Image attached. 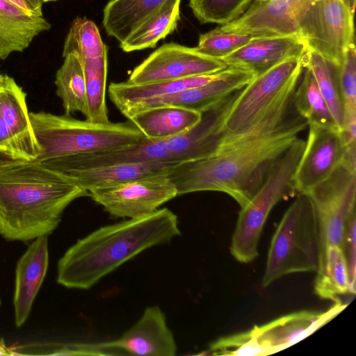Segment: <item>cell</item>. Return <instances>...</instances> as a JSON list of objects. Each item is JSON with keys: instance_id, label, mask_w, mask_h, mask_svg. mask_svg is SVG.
Wrapping results in <instances>:
<instances>
[{"instance_id": "cell-1", "label": "cell", "mask_w": 356, "mask_h": 356, "mask_svg": "<svg viewBox=\"0 0 356 356\" xmlns=\"http://www.w3.org/2000/svg\"><path fill=\"white\" fill-rule=\"evenodd\" d=\"M296 85H289L251 129L223 141L213 155L171 168L168 176L177 196L218 191L230 195L241 207L247 204L277 161L308 126L293 105Z\"/></svg>"}, {"instance_id": "cell-2", "label": "cell", "mask_w": 356, "mask_h": 356, "mask_svg": "<svg viewBox=\"0 0 356 356\" xmlns=\"http://www.w3.org/2000/svg\"><path fill=\"white\" fill-rule=\"evenodd\" d=\"M88 192L73 178L38 161L0 162V236L29 242L51 234L65 209Z\"/></svg>"}, {"instance_id": "cell-3", "label": "cell", "mask_w": 356, "mask_h": 356, "mask_svg": "<svg viewBox=\"0 0 356 356\" xmlns=\"http://www.w3.org/2000/svg\"><path fill=\"white\" fill-rule=\"evenodd\" d=\"M181 234L177 216L167 208L102 227L79 239L57 264V282L89 289L105 275L152 246Z\"/></svg>"}, {"instance_id": "cell-4", "label": "cell", "mask_w": 356, "mask_h": 356, "mask_svg": "<svg viewBox=\"0 0 356 356\" xmlns=\"http://www.w3.org/2000/svg\"><path fill=\"white\" fill-rule=\"evenodd\" d=\"M29 118L41 148L38 162L125 146L145 137L129 120L95 123L44 111L29 112Z\"/></svg>"}, {"instance_id": "cell-5", "label": "cell", "mask_w": 356, "mask_h": 356, "mask_svg": "<svg viewBox=\"0 0 356 356\" xmlns=\"http://www.w3.org/2000/svg\"><path fill=\"white\" fill-rule=\"evenodd\" d=\"M296 196L272 238L263 287L288 274L318 268L323 243L316 210L307 194Z\"/></svg>"}, {"instance_id": "cell-6", "label": "cell", "mask_w": 356, "mask_h": 356, "mask_svg": "<svg viewBox=\"0 0 356 356\" xmlns=\"http://www.w3.org/2000/svg\"><path fill=\"white\" fill-rule=\"evenodd\" d=\"M300 152L288 149L270 170L252 199L241 207L232 238L231 253L239 262L250 263L258 256V243L265 222L280 200L296 196L293 177Z\"/></svg>"}, {"instance_id": "cell-7", "label": "cell", "mask_w": 356, "mask_h": 356, "mask_svg": "<svg viewBox=\"0 0 356 356\" xmlns=\"http://www.w3.org/2000/svg\"><path fill=\"white\" fill-rule=\"evenodd\" d=\"M301 58L284 60L254 76L241 90L225 120L222 142L251 129L286 88L300 78L303 70Z\"/></svg>"}, {"instance_id": "cell-8", "label": "cell", "mask_w": 356, "mask_h": 356, "mask_svg": "<svg viewBox=\"0 0 356 356\" xmlns=\"http://www.w3.org/2000/svg\"><path fill=\"white\" fill-rule=\"evenodd\" d=\"M353 19L344 0H315L300 21L298 35L308 51L340 67L355 43Z\"/></svg>"}, {"instance_id": "cell-9", "label": "cell", "mask_w": 356, "mask_h": 356, "mask_svg": "<svg viewBox=\"0 0 356 356\" xmlns=\"http://www.w3.org/2000/svg\"><path fill=\"white\" fill-rule=\"evenodd\" d=\"M306 194L316 210L323 248L337 244L343 248L347 222L355 211L356 172L341 163Z\"/></svg>"}, {"instance_id": "cell-10", "label": "cell", "mask_w": 356, "mask_h": 356, "mask_svg": "<svg viewBox=\"0 0 356 356\" xmlns=\"http://www.w3.org/2000/svg\"><path fill=\"white\" fill-rule=\"evenodd\" d=\"M88 194L110 215L129 218L148 216L177 197L176 188L168 173L92 190Z\"/></svg>"}, {"instance_id": "cell-11", "label": "cell", "mask_w": 356, "mask_h": 356, "mask_svg": "<svg viewBox=\"0 0 356 356\" xmlns=\"http://www.w3.org/2000/svg\"><path fill=\"white\" fill-rule=\"evenodd\" d=\"M220 59L200 53L196 47L164 44L134 69L126 82L145 84L211 74L225 70Z\"/></svg>"}, {"instance_id": "cell-12", "label": "cell", "mask_w": 356, "mask_h": 356, "mask_svg": "<svg viewBox=\"0 0 356 356\" xmlns=\"http://www.w3.org/2000/svg\"><path fill=\"white\" fill-rule=\"evenodd\" d=\"M315 0H255L237 19L218 28L255 37L298 34L300 21Z\"/></svg>"}, {"instance_id": "cell-13", "label": "cell", "mask_w": 356, "mask_h": 356, "mask_svg": "<svg viewBox=\"0 0 356 356\" xmlns=\"http://www.w3.org/2000/svg\"><path fill=\"white\" fill-rule=\"evenodd\" d=\"M241 90L202 111L189 129L165 139L170 161L178 164L213 155L225 137L224 122Z\"/></svg>"}, {"instance_id": "cell-14", "label": "cell", "mask_w": 356, "mask_h": 356, "mask_svg": "<svg viewBox=\"0 0 356 356\" xmlns=\"http://www.w3.org/2000/svg\"><path fill=\"white\" fill-rule=\"evenodd\" d=\"M309 134L293 177L296 195L307 193L342 163L346 145L338 128L308 124Z\"/></svg>"}, {"instance_id": "cell-15", "label": "cell", "mask_w": 356, "mask_h": 356, "mask_svg": "<svg viewBox=\"0 0 356 356\" xmlns=\"http://www.w3.org/2000/svg\"><path fill=\"white\" fill-rule=\"evenodd\" d=\"M26 97L19 85L0 95V154L7 159L35 161L41 153Z\"/></svg>"}, {"instance_id": "cell-16", "label": "cell", "mask_w": 356, "mask_h": 356, "mask_svg": "<svg viewBox=\"0 0 356 356\" xmlns=\"http://www.w3.org/2000/svg\"><path fill=\"white\" fill-rule=\"evenodd\" d=\"M154 162L172 163L165 139L144 137L131 145L53 159L42 163L49 168L65 173L111 165Z\"/></svg>"}, {"instance_id": "cell-17", "label": "cell", "mask_w": 356, "mask_h": 356, "mask_svg": "<svg viewBox=\"0 0 356 356\" xmlns=\"http://www.w3.org/2000/svg\"><path fill=\"white\" fill-rule=\"evenodd\" d=\"M347 306L335 301L325 312L302 311L252 327L253 337L266 355L282 350L304 339L338 315Z\"/></svg>"}, {"instance_id": "cell-18", "label": "cell", "mask_w": 356, "mask_h": 356, "mask_svg": "<svg viewBox=\"0 0 356 356\" xmlns=\"http://www.w3.org/2000/svg\"><path fill=\"white\" fill-rule=\"evenodd\" d=\"M49 259L48 236H42L32 241L17 262L13 305L17 327L30 316L47 272Z\"/></svg>"}, {"instance_id": "cell-19", "label": "cell", "mask_w": 356, "mask_h": 356, "mask_svg": "<svg viewBox=\"0 0 356 356\" xmlns=\"http://www.w3.org/2000/svg\"><path fill=\"white\" fill-rule=\"evenodd\" d=\"M111 343L121 354L174 356L177 351L173 334L158 306L146 307L140 318Z\"/></svg>"}, {"instance_id": "cell-20", "label": "cell", "mask_w": 356, "mask_h": 356, "mask_svg": "<svg viewBox=\"0 0 356 356\" xmlns=\"http://www.w3.org/2000/svg\"><path fill=\"white\" fill-rule=\"evenodd\" d=\"M307 51L297 35L257 37L222 60L227 67L248 70L256 76L286 59L301 58Z\"/></svg>"}, {"instance_id": "cell-21", "label": "cell", "mask_w": 356, "mask_h": 356, "mask_svg": "<svg viewBox=\"0 0 356 356\" xmlns=\"http://www.w3.org/2000/svg\"><path fill=\"white\" fill-rule=\"evenodd\" d=\"M254 76L248 70L227 67L206 84L166 95L164 104L201 113L243 88Z\"/></svg>"}, {"instance_id": "cell-22", "label": "cell", "mask_w": 356, "mask_h": 356, "mask_svg": "<svg viewBox=\"0 0 356 356\" xmlns=\"http://www.w3.org/2000/svg\"><path fill=\"white\" fill-rule=\"evenodd\" d=\"M43 15L29 13L8 0H0V60L22 52L40 33L49 31Z\"/></svg>"}, {"instance_id": "cell-23", "label": "cell", "mask_w": 356, "mask_h": 356, "mask_svg": "<svg viewBox=\"0 0 356 356\" xmlns=\"http://www.w3.org/2000/svg\"><path fill=\"white\" fill-rule=\"evenodd\" d=\"M177 164L168 162L130 163L65 172L88 192L133 180L168 173Z\"/></svg>"}, {"instance_id": "cell-24", "label": "cell", "mask_w": 356, "mask_h": 356, "mask_svg": "<svg viewBox=\"0 0 356 356\" xmlns=\"http://www.w3.org/2000/svg\"><path fill=\"white\" fill-rule=\"evenodd\" d=\"M201 113L175 107L158 106L140 111L127 118L150 139H167L177 136L194 126Z\"/></svg>"}, {"instance_id": "cell-25", "label": "cell", "mask_w": 356, "mask_h": 356, "mask_svg": "<svg viewBox=\"0 0 356 356\" xmlns=\"http://www.w3.org/2000/svg\"><path fill=\"white\" fill-rule=\"evenodd\" d=\"M220 72L145 84H131L126 81L111 83L108 87V95L113 104L122 114L140 102L206 84L216 79Z\"/></svg>"}, {"instance_id": "cell-26", "label": "cell", "mask_w": 356, "mask_h": 356, "mask_svg": "<svg viewBox=\"0 0 356 356\" xmlns=\"http://www.w3.org/2000/svg\"><path fill=\"white\" fill-rule=\"evenodd\" d=\"M181 0H165L120 43L125 52L153 48L172 33L180 19Z\"/></svg>"}, {"instance_id": "cell-27", "label": "cell", "mask_w": 356, "mask_h": 356, "mask_svg": "<svg viewBox=\"0 0 356 356\" xmlns=\"http://www.w3.org/2000/svg\"><path fill=\"white\" fill-rule=\"evenodd\" d=\"M165 0H111L103 10L106 33L120 44Z\"/></svg>"}, {"instance_id": "cell-28", "label": "cell", "mask_w": 356, "mask_h": 356, "mask_svg": "<svg viewBox=\"0 0 356 356\" xmlns=\"http://www.w3.org/2000/svg\"><path fill=\"white\" fill-rule=\"evenodd\" d=\"M316 273L314 291L319 297L338 301L339 296L350 293L348 264L341 246L327 244L323 248Z\"/></svg>"}, {"instance_id": "cell-29", "label": "cell", "mask_w": 356, "mask_h": 356, "mask_svg": "<svg viewBox=\"0 0 356 356\" xmlns=\"http://www.w3.org/2000/svg\"><path fill=\"white\" fill-rule=\"evenodd\" d=\"M303 68L312 73L331 113L341 131L344 108L339 82V67L319 54L307 51L301 58Z\"/></svg>"}, {"instance_id": "cell-30", "label": "cell", "mask_w": 356, "mask_h": 356, "mask_svg": "<svg viewBox=\"0 0 356 356\" xmlns=\"http://www.w3.org/2000/svg\"><path fill=\"white\" fill-rule=\"evenodd\" d=\"M56 74V95L62 101L65 114L86 113V81L83 67L79 57L70 53Z\"/></svg>"}, {"instance_id": "cell-31", "label": "cell", "mask_w": 356, "mask_h": 356, "mask_svg": "<svg viewBox=\"0 0 356 356\" xmlns=\"http://www.w3.org/2000/svg\"><path fill=\"white\" fill-rule=\"evenodd\" d=\"M300 78L293 96L297 113L307 124L339 129L311 71L303 68Z\"/></svg>"}, {"instance_id": "cell-32", "label": "cell", "mask_w": 356, "mask_h": 356, "mask_svg": "<svg viewBox=\"0 0 356 356\" xmlns=\"http://www.w3.org/2000/svg\"><path fill=\"white\" fill-rule=\"evenodd\" d=\"M80 60L86 81V120L95 123H107L110 122L106 104L108 55Z\"/></svg>"}, {"instance_id": "cell-33", "label": "cell", "mask_w": 356, "mask_h": 356, "mask_svg": "<svg viewBox=\"0 0 356 356\" xmlns=\"http://www.w3.org/2000/svg\"><path fill=\"white\" fill-rule=\"evenodd\" d=\"M73 53L80 59L97 58L108 55L97 26L86 17H76L65 38L63 56Z\"/></svg>"}, {"instance_id": "cell-34", "label": "cell", "mask_w": 356, "mask_h": 356, "mask_svg": "<svg viewBox=\"0 0 356 356\" xmlns=\"http://www.w3.org/2000/svg\"><path fill=\"white\" fill-rule=\"evenodd\" d=\"M16 355H112L121 354L111 341L87 343L57 341H35L10 348Z\"/></svg>"}, {"instance_id": "cell-35", "label": "cell", "mask_w": 356, "mask_h": 356, "mask_svg": "<svg viewBox=\"0 0 356 356\" xmlns=\"http://www.w3.org/2000/svg\"><path fill=\"white\" fill-rule=\"evenodd\" d=\"M252 0H189V7L202 24H226L239 17Z\"/></svg>"}, {"instance_id": "cell-36", "label": "cell", "mask_w": 356, "mask_h": 356, "mask_svg": "<svg viewBox=\"0 0 356 356\" xmlns=\"http://www.w3.org/2000/svg\"><path fill=\"white\" fill-rule=\"evenodd\" d=\"M255 38L245 33L225 32L216 27L200 35L196 49L206 56L222 60Z\"/></svg>"}, {"instance_id": "cell-37", "label": "cell", "mask_w": 356, "mask_h": 356, "mask_svg": "<svg viewBox=\"0 0 356 356\" xmlns=\"http://www.w3.org/2000/svg\"><path fill=\"white\" fill-rule=\"evenodd\" d=\"M209 351L214 355H267L251 330L219 339L210 346Z\"/></svg>"}, {"instance_id": "cell-38", "label": "cell", "mask_w": 356, "mask_h": 356, "mask_svg": "<svg viewBox=\"0 0 356 356\" xmlns=\"http://www.w3.org/2000/svg\"><path fill=\"white\" fill-rule=\"evenodd\" d=\"M339 82L344 113L356 112V49L355 43L346 51L339 67Z\"/></svg>"}, {"instance_id": "cell-39", "label": "cell", "mask_w": 356, "mask_h": 356, "mask_svg": "<svg viewBox=\"0 0 356 356\" xmlns=\"http://www.w3.org/2000/svg\"><path fill=\"white\" fill-rule=\"evenodd\" d=\"M355 211L350 216L345 232L343 249L348 264L350 293H355L356 245H355Z\"/></svg>"}, {"instance_id": "cell-40", "label": "cell", "mask_w": 356, "mask_h": 356, "mask_svg": "<svg viewBox=\"0 0 356 356\" xmlns=\"http://www.w3.org/2000/svg\"><path fill=\"white\" fill-rule=\"evenodd\" d=\"M17 85L13 78L0 72V95L14 88Z\"/></svg>"}, {"instance_id": "cell-41", "label": "cell", "mask_w": 356, "mask_h": 356, "mask_svg": "<svg viewBox=\"0 0 356 356\" xmlns=\"http://www.w3.org/2000/svg\"><path fill=\"white\" fill-rule=\"evenodd\" d=\"M30 6L33 14L36 15H42V6L44 3L43 0H24Z\"/></svg>"}, {"instance_id": "cell-42", "label": "cell", "mask_w": 356, "mask_h": 356, "mask_svg": "<svg viewBox=\"0 0 356 356\" xmlns=\"http://www.w3.org/2000/svg\"><path fill=\"white\" fill-rule=\"evenodd\" d=\"M26 11L33 13L30 6L24 0H8ZM35 15V14H34Z\"/></svg>"}, {"instance_id": "cell-43", "label": "cell", "mask_w": 356, "mask_h": 356, "mask_svg": "<svg viewBox=\"0 0 356 356\" xmlns=\"http://www.w3.org/2000/svg\"><path fill=\"white\" fill-rule=\"evenodd\" d=\"M1 355H12L10 348H8L4 343L3 341H0V356Z\"/></svg>"}, {"instance_id": "cell-44", "label": "cell", "mask_w": 356, "mask_h": 356, "mask_svg": "<svg viewBox=\"0 0 356 356\" xmlns=\"http://www.w3.org/2000/svg\"><path fill=\"white\" fill-rule=\"evenodd\" d=\"M350 10L354 13L355 8V0H344Z\"/></svg>"}, {"instance_id": "cell-45", "label": "cell", "mask_w": 356, "mask_h": 356, "mask_svg": "<svg viewBox=\"0 0 356 356\" xmlns=\"http://www.w3.org/2000/svg\"><path fill=\"white\" fill-rule=\"evenodd\" d=\"M56 1H58V0H43L44 3Z\"/></svg>"}, {"instance_id": "cell-46", "label": "cell", "mask_w": 356, "mask_h": 356, "mask_svg": "<svg viewBox=\"0 0 356 356\" xmlns=\"http://www.w3.org/2000/svg\"><path fill=\"white\" fill-rule=\"evenodd\" d=\"M1 300H0V306H1Z\"/></svg>"}]
</instances>
